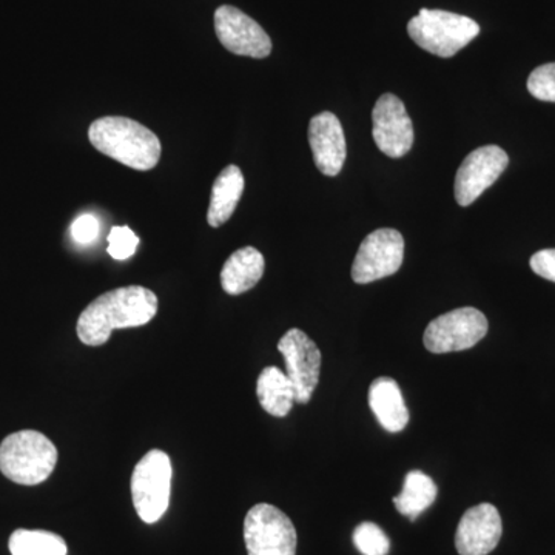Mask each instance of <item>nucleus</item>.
<instances>
[{
	"label": "nucleus",
	"mask_w": 555,
	"mask_h": 555,
	"mask_svg": "<svg viewBox=\"0 0 555 555\" xmlns=\"http://www.w3.org/2000/svg\"><path fill=\"white\" fill-rule=\"evenodd\" d=\"M155 292L142 286H127L105 292L91 301L78 320V337L86 346L105 345L116 328L141 327L158 313Z\"/></svg>",
	"instance_id": "nucleus-1"
},
{
	"label": "nucleus",
	"mask_w": 555,
	"mask_h": 555,
	"mask_svg": "<svg viewBox=\"0 0 555 555\" xmlns=\"http://www.w3.org/2000/svg\"><path fill=\"white\" fill-rule=\"evenodd\" d=\"M91 145L108 158L139 171L155 169L160 159L159 138L137 120L105 116L91 122Z\"/></svg>",
	"instance_id": "nucleus-2"
},
{
	"label": "nucleus",
	"mask_w": 555,
	"mask_h": 555,
	"mask_svg": "<svg viewBox=\"0 0 555 555\" xmlns=\"http://www.w3.org/2000/svg\"><path fill=\"white\" fill-rule=\"evenodd\" d=\"M57 449L38 430H20L0 443V473L13 483H43L57 465Z\"/></svg>",
	"instance_id": "nucleus-3"
},
{
	"label": "nucleus",
	"mask_w": 555,
	"mask_h": 555,
	"mask_svg": "<svg viewBox=\"0 0 555 555\" xmlns=\"http://www.w3.org/2000/svg\"><path fill=\"white\" fill-rule=\"evenodd\" d=\"M408 33L420 49L452 57L480 35V25L451 11L423 9L409 21Z\"/></svg>",
	"instance_id": "nucleus-4"
},
{
	"label": "nucleus",
	"mask_w": 555,
	"mask_h": 555,
	"mask_svg": "<svg viewBox=\"0 0 555 555\" xmlns=\"http://www.w3.org/2000/svg\"><path fill=\"white\" fill-rule=\"evenodd\" d=\"M173 467L169 454L159 449L147 452L131 474V500L144 524L159 521L170 505Z\"/></svg>",
	"instance_id": "nucleus-5"
},
{
	"label": "nucleus",
	"mask_w": 555,
	"mask_h": 555,
	"mask_svg": "<svg viewBox=\"0 0 555 555\" xmlns=\"http://www.w3.org/2000/svg\"><path fill=\"white\" fill-rule=\"evenodd\" d=\"M248 555H297V529L291 518L268 503H259L244 518Z\"/></svg>",
	"instance_id": "nucleus-6"
},
{
	"label": "nucleus",
	"mask_w": 555,
	"mask_h": 555,
	"mask_svg": "<svg viewBox=\"0 0 555 555\" xmlns=\"http://www.w3.org/2000/svg\"><path fill=\"white\" fill-rule=\"evenodd\" d=\"M488 328V320L480 310L460 308L430 321L423 343L433 353L462 352L480 343Z\"/></svg>",
	"instance_id": "nucleus-7"
},
{
	"label": "nucleus",
	"mask_w": 555,
	"mask_h": 555,
	"mask_svg": "<svg viewBox=\"0 0 555 555\" xmlns=\"http://www.w3.org/2000/svg\"><path fill=\"white\" fill-rule=\"evenodd\" d=\"M404 240L398 230L378 229L369 233L352 266V280L357 284H369L396 275L403 264Z\"/></svg>",
	"instance_id": "nucleus-8"
},
{
	"label": "nucleus",
	"mask_w": 555,
	"mask_h": 555,
	"mask_svg": "<svg viewBox=\"0 0 555 555\" xmlns=\"http://www.w3.org/2000/svg\"><path fill=\"white\" fill-rule=\"evenodd\" d=\"M278 350L286 363V375L297 392V403L312 400L321 374V352L305 332L291 328L278 343Z\"/></svg>",
	"instance_id": "nucleus-9"
},
{
	"label": "nucleus",
	"mask_w": 555,
	"mask_h": 555,
	"mask_svg": "<svg viewBox=\"0 0 555 555\" xmlns=\"http://www.w3.org/2000/svg\"><path fill=\"white\" fill-rule=\"evenodd\" d=\"M215 31L230 53L255 60L272 53V40L264 28L235 7L222 5L215 11Z\"/></svg>",
	"instance_id": "nucleus-10"
},
{
	"label": "nucleus",
	"mask_w": 555,
	"mask_h": 555,
	"mask_svg": "<svg viewBox=\"0 0 555 555\" xmlns=\"http://www.w3.org/2000/svg\"><path fill=\"white\" fill-rule=\"evenodd\" d=\"M509 156L499 145H485L466 156L455 177V199L462 207L476 203L502 177Z\"/></svg>",
	"instance_id": "nucleus-11"
},
{
	"label": "nucleus",
	"mask_w": 555,
	"mask_h": 555,
	"mask_svg": "<svg viewBox=\"0 0 555 555\" xmlns=\"http://www.w3.org/2000/svg\"><path fill=\"white\" fill-rule=\"evenodd\" d=\"M375 144L389 158H403L414 145V126L408 109L396 94L386 93L378 98L372 112Z\"/></svg>",
	"instance_id": "nucleus-12"
},
{
	"label": "nucleus",
	"mask_w": 555,
	"mask_h": 555,
	"mask_svg": "<svg viewBox=\"0 0 555 555\" xmlns=\"http://www.w3.org/2000/svg\"><path fill=\"white\" fill-rule=\"evenodd\" d=\"M503 525L499 509L491 503H481L467 509L455 532V547L460 555H488L502 539Z\"/></svg>",
	"instance_id": "nucleus-13"
},
{
	"label": "nucleus",
	"mask_w": 555,
	"mask_h": 555,
	"mask_svg": "<svg viewBox=\"0 0 555 555\" xmlns=\"http://www.w3.org/2000/svg\"><path fill=\"white\" fill-rule=\"evenodd\" d=\"M309 144L317 169L326 177H337L347 156L345 130L337 115L323 112L310 119Z\"/></svg>",
	"instance_id": "nucleus-14"
},
{
	"label": "nucleus",
	"mask_w": 555,
	"mask_h": 555,
	"mask_svg": "<svg viewBox=\"0 0 555 555\" xmlns=\"http://www.w3.org/2000/svg\"><path fill=\"white\" fill-rule=\"evenodd\" d=\"M369 406L387 433H401L409 423V411L396 379L379 377L369 387Z\"/></svg>",
	"instance_id": "nucleus-15"
},
{
	"label": "nucleus",
	"mask_w": 555,
	"mask_h": 555,
	"mask_svg": "<svg viewBox=\"0 0 555 555\" xmlns=\"http://www.w3.org/2000/svg\"><path fill=\"white\" fill-rule=\"evenodd\" d=\"M266 261L255 247H243L230 255L221 270V286L225 294H246L264 275Z\"/></svg>",
	"instance_id": "nucleus-16"
},
{
	"label": "nucleus",
	"mask_w": 555,
	"mask_h": 555,
	"mask_svg": "<svg viewBox=\"0 0 555 555\" xmlns=\"http://www.w3.org/2000/svg\"><path fill=\"white\" fill-rule=\"evenodd\" d=\"M244 175L238 166H228L211 188L210 204H208L207 221L211 228H221L235 214L244 192Z\"/></svg>",
	"instance_id": "nucleus-17"
},
{
	"label": "nucleus",
	"mask_w": 555,
	"mask_h": 555,
	"mask_svg": "<svg viewBox=\"0 0 555 555\" xmlns=\"http://www.w3.org/2000/svg\"><path fill=\"white\" fill-rule=\"evenodd\" d=\"M257 396L259 404L268 414L284 418L297 403L295 387L288 379L286 372L275 366L266 367L259 374L257 382Z\"/></svg>",
	"instance_id": "nucleus-18"
},
{
	"label": "nucleus",
	"mask_w": 555,
	"mask_h": 555,
	"mask_svg": "<svg viewBox=\"0 0 555 555\" xmlns=\"http://www.w3.org/2000/svg\"><path fill=\"white\" fill-rule=\"evenodd\" d=\"M438 494L437 485L433 478L422 470H411L404 478L403 489L400 494L393 496V505L401 516L411 518L422 516L427 507L433 506Z\"/></svg>",
	"instance_id": "nucleus-19"
},
{
	"label": "nucleus",
	"mask_w": 555,
	"mask_h": 555,
	"mask_svg": "<svg viewBox=\"0 0 555 555\" xmlns=\"http://www.w3.org/2000/svg\"><path fill=\"white\" fill-rule=\"evenodd\" d=\"M11 555H67L65 540L42 529H16L10 537Z\"/></svg>",
	"instance_id": "nucleus-20"
},
{
	"label": "nucleus",
	"mask_w": 555,
	"mask_h": 555,
	"mask_svg": "<svg viewBox=\"0 0 555 555\" xmlns=\"http://www.w3.org/2000/svg\"><path fill=\"white\" fill-rule=\"evenodd\" d=\"M353 545L363 555H387L390 551V542L385 531L372 521L357 526L353 531Z\"/></svg>",
	"instance_id": "nucleus-21"
},
{
	"label": "nucleus",
	"mask_w": 555,
	"mask_h": 555,
	"mask_svg": "<svg viewBox=\"0 0 555 555\" xmlns=\"http://www.w3.org/2000/svg\"><path fill=\"white\" fill-rule=\"evenodd\" d=\"M528 91L535 100L555 102V62L540 65L529 75Z\"/></svg>",
	"instance_id": "nucleus-22"
},
{
	"label": "nucleus",
	"mask_w": 555,
	"mask_h": 555,
	"mask_svg": "<svg viewBox=\"0 0 555 555\" xmlns=\"http://www.w3.org/2000/svg\"><path fill=\"white\" fill-rule=\"evenodd\" d=\"M138 244V236L127 225H122V228L116 225V228L109 230L107 248L109 257L118 259V261L129 259L137 251Z\"/></svg>",
	"instance_id": "nucleus-23"
},
{
	"label": "nucleus",
	"mask_w": 555,
	"mask_h": 555,
	"mask_svg": "<svg viewBox=\"0 0 555 555\" xmlns=\"http://www.w3.org/2000/svg\"><path fill=\"white\" fill-rule=\"evenodd\" d=\"M72 236L78 244L94 243L100 236V221L93 215H80L72 224Z\"/></svg>",
	"instance_id": "nucleus-24"
},
{
	"label": "nucleus",
	"mask_w": 555,
	"mask_h": 555,
	"mask_svg": "<svg viewBox=\"0 0 555 555\" xmlns=\"http://www.w3.org/2000/svg\"><path fill=\"white\" fill-rule=\"evenodd\" d=\"M529 264L537 275L555 283V248L537 251L532 255Z\"/></svg>",
	"instance_id": "nucleus-25"
}]
</instances>
